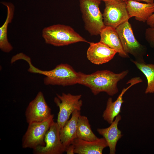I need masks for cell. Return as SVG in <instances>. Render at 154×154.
<instances>
[{
    "label": "cell",
    "instance_id": "1",
    "mask_svg": "<svg viewBox=\"0 0 154 154\" xmlns=\"http://www.w3.org/2000/svg\"><path fill=\"white\" fill-rule=\"evenodd\" d=\"M128 72V70L117 74L108 70H98L90 74L81 72L78 84L89 88L94 95L104 92L112 96L118 92V82Z\"/></svg>",
    "mask_w": 154,
    "mask_h": 154
},
{
    "label": "cell",
    "instance_id": "2",
    "mask_svg": "<svg viewBox=\"0 0 154 154\" xmlns=\"http://www.w3.org/2000/svg\"><path fill=\"white\" fill-rule=\"evenodd\" d=\"M22 60L26 61L29 64V72L45 76L44 82L46 85L66 86L78 84L81 72H76L68 64H60L52 70H43L34 66L31 63L30 58L26 55L23 57Z\"/></svg>",
    "mask_w": 154,
    "mask_h": 154
},
{
    "label": "cell",
    "instance_id": "3",
    "mask_svg": "<svg viewBox=\"0 0 154 154\" xmlns=\"http://www.w3.org/2000/svg\"><path fill=\"white\" fill-rule=\"evenodd\" d=\"M42 36L46 43L57 46L79 42L90 43L70 26L62 24L45 27L42 30Z\"/></svg>",
    "mask_w": 154,
    "mask_h": 154
},
{
    "label": "cell",
    "instance_id": "4",
    "mask_svg": "<svg viewBox=\"0 0 154 154\" xmlns=\"http://www.w3.org/2000/svg\"><path fill=\"white\" fill-rule=\"evenodd\" d=\"M98 0H80V7L82 14L85 27L91 35L100 34L105 27Z\"/></svg>",
    "mask_w": 154,
    "mask_h": 154
},
{
    "label": "cell",
    "instance_id": "5",
    "mask_svg": "<svg viewBox=\"0 0 154 154\" xmlns=\"http://www.w3.org/2000/svg\"><path fill=\"white\" fill-rule=\"evenodd\" d=\"M54 115L40 121L34 122L28 124L27 131L22 140L23 148L33 149L38 146L45 145L44 137L47 131L54 122Z\"/></svg>",
    "mask_w": 154,
    "mask_h": 154
},
{
    "label": "cell",
    "instance_id": "6",
    "mask_svg": "<svg viewBox=\"0 0 154 154\" xmlns=\"http://www.w3.org/2000/svg\"><path fill=\"white\" fill-rule=\"evenodd\" d=\"M116 29L125 52L133 56L135 60L139 62H145V48L135 38L128 21L121 24Z\"/></svg>",
    "mask_w": 154,
    "mask_h": 154
},
{
    "label": "cell",
    "instance_id": "7",
    "mask_svg": "<svg viewBox=\"0 0 154 154\" xmlns=\"http://www.w3.org/2000/svg\"><path fill=\"white\" fill-rule=\"evenodd\" d=\"M81 97L80 94L73 95L70 93L56 94L54 101L59 108L57 123L60 129L74 111L81 110L82 105Z\"/></svg>",
    "mask_w": 154,
    "mask_h": 154
},
{
    "label": "cell",
    "instance_id": "8",
    "mask_svg": "<svg viewBox=\"0 0 154 154\" xmlns=\"http://www.w3.org/2000/svg\"><path fill=\"white\" fill-rule=\"evenodd\" d=\"M105 3V7L102 15L105 26L116 29L130 18L125 2L106 1Z\"/></svg>",
    "mask_w": 154,
    "mask_h": 154
},
{
    "label": "cell",
    "instance_id": "9",
    "mask_svg": "<svg viewBox=\"0 0 154 154\" xmlns=\"http://www.w3.org/2000/svg\"><path fill=\"white\" fill-rule=\"evenodd\" d=\"M60 128L57 123L54 122L45 135L44 146H38L33 149L35 154H62L66 147L61 141Z\"/></svg>",
    "mask_w": 154,
    "mask_h": 154
},
{
    "label": "cell",
    "instance_id": "10",
    "mask_svg": "<svg viewBox=\"0 0 154 154\" xmlns=\"http://www.w3.org/2000/svg\"><path fill=\"white\" fill-rule=\"evenodd\" d=\"M52 115L51 109L46 103L43 93L40 91L29 103L25 112L26 119L28 124L43 121Z\"/></svg>",
    "mask_w": 154,
    "mask_h": 154
},
{
    "label": "cell",
    "instance_id": "11",
    "mask_svg": "<svg viewBox=\"0 0 154 154\" xmlns=\"http://www.w3.org/2000/svg\"><path fill=\"white\" fill-rule=\"evenodd\" d=\"M87 53L88 59L93 64H102L112 60L117 53L115 50L102 43L90 42Z\"/></svg>",
    "mask_w": 154,
    "mask_h": 154
},
{
    "label": "cell",
    "instance_id": "12",
    "mask_svg": "<svg viewBox=\"0 0 154 154\" xmlns=\"http://www.w3.org/2000/svg\"><path fill=\"white\" fill-rule=\"evenodd\" d=\"M142 80L139 77H135L129 80L127 84L130 85L126 88H123L121 93L116 100L113 102L112 98L110 97L108 100L106 107L103 112L102 117L109 124H111L114 121L115 118L118 116L121 112V108L122 104L124 102L123 96L126 92L134 85L142 82Z\"/></svg>",
    "mask_w": 154,
    "mask_h": 154
},
{
    "label": "cell",
    "instance_id": "13",
    "mask_svg": "<svg viewBox=\"0 0 154 154\" xmlns=\"http://www.w3.org/2000/svg\"><path fill=\"white\" fill-rule=\"evenodd\" d=\"M72 144L74 146V153L78 154H102L104 149L108 147L104 137L98 138L93 141L77 138Z\"/></svg>",
    "mask_w": 154,
    "mask_h": 154
},
{
    "label": "cell",
    "instance_id": "14",
    "mask_svg": "<svg viewBox=\"0 0 154 154\" xmlns=\"http://www.w3.org/2000/svg\"><path fill=\"white\" fill-rule=\"evenodd\" d=\"M129 17H134L139 21L146 22L154 13V3H142L129 0L125 2Z\"/></svg>",
    "mask_w": 154,
    "mask_h": 154
},
{
    "label": "cell",
    "instance_id": "15",
    "mask_svg": "<svg viewBox=\"0 0 154 154\" xmlns=\"http://www.w3.org/2000/svg\"><path fill=\"white\" fill-rule=\"evenodd\" d=\"M121 118V115L119 114L109 127L104 128H98L97 130L106 140L109 148L110 154L115 153L117 142L123 135L118 128V123Z\"/></svg>",
    "mask_w": 154,
    "mask_h": 154
},
{
    "label": "cell",
    "instance_id": "16",
    "mask_svg": "<svg viewBox=\"0 0 154 154\" xmlns=\"http://www.w3.org/2000/svg\"><path fill=\"white\" fill-rule=\"evenodd\" d=\"M100 42L115 50L120 57L128 58V54L124 51L115 28L106 26L100 34Z\"/></svg>",
    "mask_w": 154,
    "mask_h": 154
},
{
    "label": "cell",
    "instance_id": "17",
    "mask_svg": "<svg viewBox=\"0 0 154 154\" xmlns=\"http://www.w3.org/2000/svg\"><path fill=\"white\" fill-rule=\"evenodd\" d=\"M80 114V111H74L72 114L70 119L60 129L61 141L66 148L72 144L74 140L77 138V125Z\"/></svg>",
    "mask_w": 154,
    "mask_h": 154
},
{
    "label": "cell",
    "instance_id": "18",
    "mask_svg": "<svg viewBox=\"0 0 154 154\" xmlns=\"http://www.w3.org/2000/svg\"><path fill=\"white\" fill-rule=\"evenodd\" d=\"M6 7L7 16L5 21L0 28V48L3 52L8 53L13 49V47L8 41L7 38L8 26L13 19L15 11V7L11 3L2 2Z\"/></svg>",
    "mask_w": 154,
    "mask_h": 154
},
{
    "label": "cell",
    "instance_id": "19",
    "mask_svg": "<svg viewBox=\"0 0 154 154\" xmlns=\"http://www.w3.org/2000/svg\"><path fill=\"white\" fill-rule=\"evenodd\" d=\"M77 136L78 138L88 141H94L98 138L92 131L87 117L80 114L77 123Z\"/></svg>",
    "mask_w": 154,
    "mask_h": 154
},
{
    "label": "cell",
    "instance_id": "20",
    "mask_svg": "<svg viewBox=\"0 0 154 154\" xmlns=\"http://www.w3.org/2000/svg\"><path fill=\"white\" fill-rule=\"evenodd\" d=\"M131 61L145 75L147 80V86L145 93H154V64L139 62L132 60Z\"/></svg>",
    "mask_w": 154,
    "mask_h": 154
},
{
    "label": "cell",
    "instance_id": "21",
    "mask_svg": "<svg viewBox=\"0 0 154 154\" xmlns=\"http://www.w3.org/2000/svg\"><path fill=\"white\" fill-rule=\"evenodd\" d=\"M145 38L150 45L154 47V28L149 27L146 29Z\"/></svg>",
    "mask_w": 154,
    "mask_h": 154
},
{
    "label": "cell",
    "instance_id": "22",
    "mask_svg": "<svg viewBox=\"0 0 154 154\" xmlns=\"http://www.w3.org/2000/svg\"><path fill=\"white\" fill-rule=\"evenodd\" d=\"M146 23L150 27L154 28V13L148 19Z\"/></svg>",
    "mask_w": 154,
    "mask_h": 154
},
{
    "label": "cell",
    "instance_id": "23",
    "mask_svg": "<svg viewBox=\"0 0 154 154\" xmlns=\"http://www.w3.org/2000/svg\"><path fill=\"white\" fill-rule=\"evenodd\" d=\"M74 146L72 144L66 148L65 151L67 154H74Z\"/></svg>",
    "mask_w": 154,
    "mask_h": 154
},
{
    "label": "cell",
    "instance_id": "24",
    "mask_svg": "<svg viewBox=\"0 0 154 154\" xmlns=\"http://www.w3.org/2000/svg\"><path fill=\"white\" fill-rule=\"evenodd\" d=\"M122 1L125 2L129 0H133L138 2L143 1L147 3H154V0H121Z\"/></svg>",
    "mask_w": 154,
    "mask_h": 154
},
{
    "label": "cell",
    "instance_id": "25",
    "mask_svg": "<svg viewBox=\"0 0 154 154\" xmlns=\"http://www.w3.org/2000/svg\"><path fill=\"white\" fill-rule=\"evenodd\" d=\"M100 1H103L105 2L109 1V2H114V1H122L121 0H98Z\"/></svg>",
    "mask_w": 154,
    "mask_h": 154
}]
</instances>
